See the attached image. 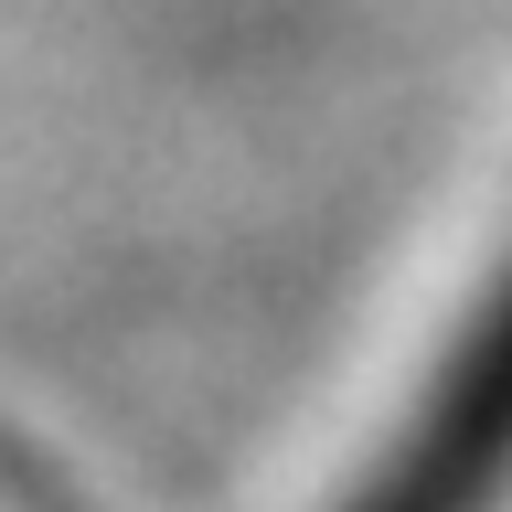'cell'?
<instances>
[{"label": "cell", "mask_w": 512, "mask_h": 512, "mask_svg": "<svg viewBox=\"0 0 512 512\" xmlns=\"http://www.w3.org/2000/svg\"><path fill=\"white\" fill-rule=\"evenodd\" d=\"M342 512H512V256Z\"/></svg>", "instance_id": "6da1fadb"}]
</instances>
